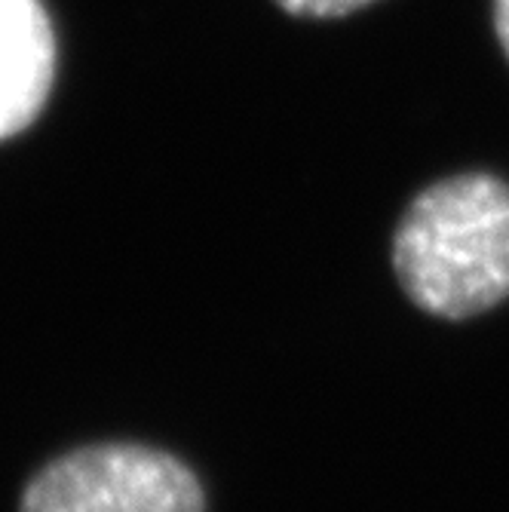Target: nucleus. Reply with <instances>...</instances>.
Returning <instances> with one entry per match:
<instances>
[{"mask_svg":"<svg viewBox=\"0 0 509 512\" xmlns=\"http://www.w3.org/2000/svg\"><path fill=\"white\" fill-rule=\"evenodd\" d=\"M494 25H497V37L500 46L509 59V0H494Z\"/></svg>","mask_w":509,"mask_h":512,"instance_id":"5","label":"nucleus"},{"mask_svg":"<svg viewBox=\"0 0 509 512\" xmlns=\"http://www.w3.org/2000/svg\"><path fill=\"white\" fill-rule=\"evenodd\" d=\"M286 13L292 16H307V19H335L347 16L353 10H362L375 0H276Z\"/></svg>","mask_w":509,"mask_h":512,"instance_id":"4","label":"nucleus"},{"mask_svg":"<svg viewBox=\"0 0 509 512\" xmlns=\"http://www.w3.org/2000/svg\"><path fill=\"white\" fill-rule=\"evenodd\" d=\"M56 34L40 0H0V142L28 129L53 89Z\"/></svg>","mask_w":509,"mask_h":512,"instance_id":"3","label":"nucleus"},{"mask_svg":"<svg viewBox=\"0 0 509 512\" xmlns=\"http://www.w3.org/2000/svg\"><path fill=\"white\" fill-rule=\"evenodd\" d=\"M393 267L421 310L467 319L509 295V184L470 172L445 178L405 209Z\"/></svg>","mask_w":509,"mask_h":512,"instance_id":"1","label":"nucleus"},{"mask_svg":"<svg viewBox=\"0 0 509 512\" xmlns=\"http://www.w3.org/2000/svg\"><path fill=\"white\" fill-rule=\"evenodd\" d=\"M22 512H206L203 488L184 463L145 445H89L40 470Z\"/></svg>","mask_w":509,"mask_h":512,"instance_id":"2","label":"nucleus"}]
</instances>
